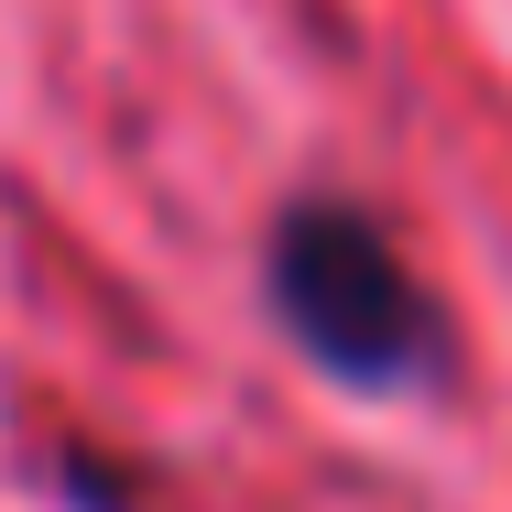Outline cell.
<instances>
[{"instance_id":"obj_1","label":"cell","mask_w":512,"mask_h":512,"mask_svg":"<svg viewBox=\"0 0 512 512\" xmlns=\"http://www.w3.org/2000/svg\"><path fill=\"white\" fill-rule=\"evenodd\" d=\"M262 284L284 338L306 349L327 382L349 393H404L447 371V327L436 295L414 284V262L393 251V229L349 197H295L273 218V251H262Z\"/></svg>"}]
</instances>
